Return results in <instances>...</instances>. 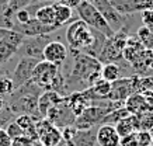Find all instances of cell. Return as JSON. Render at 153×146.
Here are the masks:
<instances>
[{"label": "cell", "mask_w": 153, "mask_h": 146, "mask_svg": "<svg viewBox=\"0 0 153 146\" xmlns=\"http://www.w3.org/2000/svg\"><path fill=\"white\" fill-rule=\"evenodd\" d=\"M56 1H59V0H33V3L31 4H35V6H45V4H53Z\"/></svg>", "instance_id": "f35d334b"}, {"label": "cell", "mask_w": 153, "mask_h": 146, "mask_svg": "<svg viewBox=\"0 0 153 146\" xmlns=\"http://www.w3.org/2000/svg\"><path fill=\"white\" fill-rule=\"evenodd\" d=\"M68 55H69V49L66 48V45H63L60 41H53L52 39L51 42L44 48L42 61H47L49 63H53V65L60 67L68 59Z\"/></svg>", "instance_id": "4fadbf2b"}, {"label": "cell", "mask_w": 153, "mask_h": 146, "mask_svg": "<svg viewBox=\"0 0 153 146\" xmlns=\"http://www.w3.org/2000/svg\"><path fill=\"white\" fill-rule=\"evenodd\" d=\"M90 4H93L96 9L101 13V16L105 19V21L110 24V27L114 30V33L121 30L122 27H125V20L126 16H122L117 11L112 4L110 3V0H86Z\"/></svg>", "instance_id": "ba28073f"}, {"label": "cell", "mask_w": 153, "mask_h": 146, "mask_svg": "<svg viewBox=\"0 0 153 146\" xmlns=\"http://www.w3.org/2000/svg\"><path fill=\"white\" fill-rule=\"evenodd\" d=\"M52 6H53V10H55V24H58L59 27H63L68 23H70L72 16H73V9L62 4L59 1L53 3Z\"/></svg>", "instance_id": "d6986e66"}, {"label": "cell", "mask_w": 153, "mask_h": 146, "mask_svg": "<svg viewBox=\"0 0 153 146\" xmlns=\"http://www.w3.org/2000/svg\"><path fill=\"white\" fill-rule=\"evenodd\" d=\"M111 108H107L102 105H97V104H91L79 117H76L74 121V128L77 131H83V129H90V128L97 127L98 124L102 122V119L108 113H111Z\"/></svg>", "instance_id": "5b68a950"}, {"label": "cell", "mask_w": 153, "mask_h": 146, "mask_svg": "<svg viewBox=\"0 0 153 146\" xmlns=\"http://www.w3.org/2000/svg\"><path fill=\"white\" fill-rule=\"evenodd\" d=\"M150 135H152V141H153V128L150 129Z\"/></svg>", "instance_id": "b9f144b4"}, {"label": "cell", "mask_w": 153, "mask_h": 146, "mask_svg": "<svg viewBox=\"0 0 153 146\" xmlns=\"http://www.w3.org/2000/svg\"><path fill=\"white\" fill-rule=\"evenodd\" d=\"M14 17H16V21H17V24H25L28 23L30 20L33 19L34 16L31 14V11L25 7V9H21L19 10L16 14H14Z\"/></svg>", "instance_id": "1f68e13d"}, {"label": "cell", "mask_w": 153, "mask_h": 146, "mask_svg": "<svg viewBox=\"0 0 153 146\" xmlns=\"http://www.w3.org/2000/svg\"><path fill=\"white\" fill-rule=\"evenodd\" d=\"M17 52H19V49L16 47L4 42V41H0V65L10 61Z\"/></svg>", "instance_id": "484cf974"}, {"label": "cell", "mask_w": 153, "mask_h": 146, "mask_svg": "<svg viewBox=\"0 0 153 146\" xmlns=\"http://www.w3.org/2000/svg\"><path fill=\"white\" fill-rule=\"evenodd\" d=\"M142 23L153 33V10H145V11H142Z\"/></svg>", "instance_id": "d6a6232c"}, {"label": "cell", "mask_w": 153, "mask_h": 146, "mask_svg": "<svg viewBox=\"0 0 153 146\" xmlns=\"http://www.w3.org/2000/svg\"><path fill=\"white\" fill-rule=\"evenodd\" d=\"M73 56V67H72L69 76L66 77V87L70 89L74 84H86L91 87L94 82L101 77L102 63L97 58L87 55L84 52H79Z\"/></svg>", "instance_id": "6da1fadb"}, {"label": "cell", "mask_w": 153, "mask_h": 146, "mask_svg": "<svg viewBox=\"0 0 153 146\" xmlns=\"http://www.w3.org/2000/svg\"><path fill=\"white\" fill-rule=\"evenodd\" d=\"M42 91L44 90L41 87H38L34 82L30 80L10 94L7 107L13 111V114H28L35 121H39L41 115L38 111V99Z\"/></svg>", "instance_id": "7a4b0ae2"}, {"label": "cell", "mask_w": 153, "mask_h": 146, "mask_svg": "<svg viewBox=\"0 0 153 146\" xmlns=\"http://www.w3.org/2000/svg\"><path fill=\"white\" fill-rule=\"evenodd\" d=\"M138 121H139V131H150L153 128V111L148 110L142 114H138Z\"/></svg>", "instance_id": "4316f807"}, {"label": "cell", "mask_w": 153, "mask_h": 146, "mask_svg": "<svg viewBox=\"0 0 153 146\" xmlns=\"http://www.w3.org/2000/svg\"><path fill=\"white\" fill-rule=\"evenodd\" d=\"M6 105H7V101L4 100V96H0V111L4 108Z\"/></svg>", "instance_id": "ab89813d"}, {"label": "cell", "mask_w": 153, "mask_h": 146, "mask_svg": "<svg viewBox=\"0 0 153 146\" xmlns=\"http://www.w3.org/2000/svg\"><path fill=\"white\" fill-rule=\"evenodd\" d=\"M138 79H139V76H132V77H121L118 80L112 82L111 91L105 97V100L124 103L131 94L139 93V90H138Z\"/></svg>", "instance_id": "8992f818"}, {"label": "cell", "mask_w": 153, "mask_h": 146, "mask_svg": "<svg viewBox=\"0 0 153 146\" xmlns=\"http://www.w3.org/2000/svg\"><path fill=\"white\" fill-rule=\"evenodd\" d=\"M120 145H122V146H139L138 145V141H136V136H135V132L131 133V135H128V136L121 138Z\"/></svg>", "instance_id": "e575fe53"}, {"label": "cell", "mask_w": 153, "mask_h": 146, "mask_svg": "<svg viewBox=\"0 0 153 146\" xmlns=\"http://www.w3.org/2000/svg\"><path fill=\"white\" fill-rule=\"evenodd\" d=\"M16 122L19 124L20 128H21L23 131H27L28 128H31L37 121H35L31 115H28V114H20L19 117L16 118Z\"/></svg>", "instance_id": "f546056e"}, {"label": "cell", "mask_w": 153, "mask_h": 146, "mask_svg": "<svg viewBox=\"0 0 153 146\" xmlns=\"http://www.w3.org/2000/svg\"><path fill=\"white\" fill-rule=\"evenodd\" d=\"M38 62H39V59L28 56H23L20 59L19 63L14 67L13 73H11V80H13L14 89H19V87H21L23 84H25V83L31 80L33 70Z\"/></svg>", "instance_id": "8fae6325"}, {"label": "cell", "mask_w": 153, "mask_h": 146, "mask_svg": "<svg viewBox=\"0 0 153 146\" xmlns=\"http://www.w3.org/2000/svg\"><path fill=\"white\" fill-rule=\"evenodd\" d=\"M121 138L117 133L115 127L104 124L97 127V143L100 146H120Z\"/></svg>", "instance_id": "2e32d148"}, {"label": "cell", "mask_w": 153, "mask_h": 146, "mask_svg": "<svg viewBox=\"0 0 153 146\" xmlns=\"http://www.w3.org/2000/svg\"><path fill=\"white\" fill-rule=\"evenodd\" d=\"M83 1H84V0H59V3L68 6V7H70V9H73V10L77 9V7H79Z\"/></svg>", "instance_id": "74e56055"}, {"label": "cell", "mask_w": 153, "mask_h": 146, "mask_svg": "<svg viewBox=\"0 0 153 146\" xmlns=\"http://www.w3.org/2000/svg\"><path fill=\"white\" fill-rule=\"evenodd\" d=\"M101 77L112 83L122 77V67L118 63H104L101 67Z\"/></svg>", "instance_id": "7402d4cb"}, {"label": "cell", "mask_w": 153, "mask_h": 146, "mask_svg": "<svg viewBox=\"0 0 153 146\" xmlns=\"http://www.w3.org/2000/svg\"><path fill=\"white\" fill-rule=\"evenodd\" d=\"M52 41V34H45V35H37V37H25L21 47L19 48L17 53H21L23 56L35 58L42 61V52L44 48Z\"/></svg>", "instance_id": "52a82bcc"}, {"label": "cell", "mask_w": 153, "mask_h": 146, "mask_svg": "<svg viewBox=\"0 0 153 146\" xmlns=\"http://www.w3.org/2000/svg\"><path fill=\"white\" fill-rule=\"evenodd\" d=\"M72 143H73V146H96V143H97V127L77 131Z\"/></svg>", "instance_id": "ac0fdd59"}, {"label": "cell", "mask_w": 153, "mask_h": 146, "mask_svg": "<svg viewBox=\"0 0 153 146\" xmlns=\"http://www.w3.org/2000/svg\"><path fill=\"white\" fill-rule=\"evenodd\" d=\"M42 146H58L62 142V135L60 131L56 127H52L51 129H48L44 135L39 136Z\"/></svg>", "instance_id": "cb8c5ba5"}, {"label": "cell", "mask_w": 153, "mask_h": 146, "mask_svg": "<svg viewBox=\"0 0 153 146\" xmlns=\"http://www.w3.org/2000/svg\"><path fill=\"white\" fill-rule=\"evenodd\" d=\"M14 84L11 77L1 76L0 77V96H10L14 91Z\"/></svg>", "instance_id": "83f0119b"}, {"label": "cell", "mask_w": 153, "mask_h": 146, "mask_svg": "<svg viewBox=\"0 0 153 146\" xmlns=\"http://www.w3.org/2000/svg\"><path fill=\"white\" fill-rule=\"evenodd\" d=\"M7 1H9V0H0V7H1V6H4Z\"/></svg>", "instance_id": "60d3db41"}, {"label": "cell", "mask_w": 153, "mask_h": 146, "mask_svg": "<svg viewBox=\"0 0 153 146\" xmlns=\"http://www.w3.org/2000/svg\"><path fill=\"white\" fill-rule=\"evenodd\" d=\"M60 27L58 24L53 25H47V24L38 21L35 17L30 20L25 24H17L14 23L13 30L19 31L20 34H23L24 37H37V35H45V34H52L55 33L56 30H59Z\"/></svg>", "instance_id": "7c38bea8"}, {"label": "cell", "mask_w": 153, "mask_h": 146, "mask_svg": "<svg viewBox=\"0 0 153 146\" xmlns=\"http://www.w3.org/2000/svg\"><path fill=\"white\" fill-rule=\"evenodd\" d=\"M0 146H11V138L3 128H0Z\"/></svg>", "instance_id": "d590c367"}, {"label": "cell", "mask_w": 153, "mask_h": 146, "mask_svg": "<svg viewBox=\"0 0 153 146\" xmlns=\"http://www.w3.org/2000/svg\"><path fill=\"white\" fill-rule=\"evenodd\" d=\"M34 17H35L38 21L47 24V25H53V24H55V10H53V6L45 4V6L38 7Z\"/></svg>", "instance_id": "44dd1931"}, {"label": "cell", "mask_w": 153, "mask_h": 146, "mask_svg": "<svg viewBox=\"0 0 153 146\" xmlns=\"http://www.w3.org/2000/svg\"><path fill=\"white\" fill-rule=\"evenodd\" d=\"M135 136H136V141H138V145L139 146H152L153 141H152V135H150V131H136L135 132Z\"/></svg>", "instance_id": "f1b7e54d"}, {"label": "cell", "mask_w": 153, "mask_h": 146, "mask_svg": "<svg viewBox=\"0 0 153 146\" xmlns=\"http://www.w3.org/2000/svg\"><path fill=\"white\" fill-rule=\"evenodd\" d=\"M94 35H96V30L90 28L83 20L79 19L72 21L66 30V41L70 52L73 55L79 52L87 53V51L94 42Z\"/></svg>", "instance_id": "3957f363"}, {"label": "cell", "mask_w": 153, "mask_h": 146, "mask_svg": "<svg viewBox=\"0 0 153 146\" xmlns=\"http://www.w3.org/2000/svg\"><path fill=\"white\" fill-rule=\"evenodd\" d=\"M76 10H77V14H79L80 20H83L90 28L101 33L102 35H105L107 38H111L112 35L115 34L114 30L110 27V24L107 23L105 19L101 16V13H100L93 4H90L88 1L84 0Z\"/></svg>", "instance_id": "277c9868"}, {"label": "cell", "mask_w": 153, "mask_h": 146, "mask_svg": "<svg viewBox=\"0 0 153 146\" xmlns=\"http://www.w3.org/2000/svg\"><path fill=\"white\" fill-rule=\"evenodd\" d=\"M110 3L122 16L136 14L146 10L145 0H110Z\"/></svg>", "instance_id": "9a60e30c"}, {"label": "cell", "mask_w": 153, "mask_h": 146, "mask_svg": "<svg viewBox=\"0 0 153 146\" xmlns=\"http://www.w3.org/2000/svg\"><path fill=\"white\" fill-rule=\"evenodd\" d=\"M13 27H14L13 19H6L4 16L1 14V11H0V28H13Z\"/></svg>", "instance_id": "8d00e7d4"}, {"label": "cell", "mask_w": 153, "mask_h": 146, "mask_svg": "<svg viewBox=\"0 0 153 146\" xmlns=\"http://www.w3.org/2000/svg\"><path fill=\"white\" fill-rule=\"evenodd\" d=\"M91 91H93V94L96 96V100L94 101H97L100 99H105L107 96L110 94V91H111V82L105 80V79H97V80L93 83V86L90 87Z\"/></svg>", "instance_id": "603a6c76"}, {"label": "cell", "mask_w": 153, "mask_h": 146, "mask_svg": "<svg viewBox=\"0 0 153 146\" xmlns=\"http://www.w3.org/2000/svg\"><path fill=\"white\" fill-rule=\"evenodd\" d=\"M45 118L56 128L69 127V125H73L74 121H76V115H74L73 111L68 105V100L58 104V105H53L52 108H49Z\"/></svg>", "instance_id": "30bf717a"}, {"label": "cell", "mask_w": 153, "mask_h": 146, "mask_svg": "<svg viewBox=\"0 0 153 146\" xmlns=\"http://www.w3.org/2000/svg\"><path fill=\"white\" fill-rule=\"evenodd\" d=\"M124 107L132 115H138V114H142L149 110L148 104H146V100H145L142 93H134V94H131L124 101Z\"/></svg>", "instance_id": "e0dca14e"}, {"label": "cell", "mask_w": 153, "mask_h": 146, "mask_svg": "<svg viewBox=\"0 0 153 146\" xmlns=\"http://www.w3.org/2000/svg\"><path fill=\"white\" fill-rule=\"evenodd\" d=\"M33 3V0H9L4 6L0 7L1 14L4 16L6 19H13L14 14L21 9H25L27 6Z\"/></svg>", "instance_id": "ffe728a7"}, {"label": "cell", "mask_w": 153, "mask_h": 146, "mask_svg": "<svg viewBox=\"0 0 153 146\" xmlns=\"http://www.w3.org/2000/svg\"><path fill=\"white\" fill-rule=\"evenodd\" d=\"M128 115H131V114L128 113V110L122 105V107H120V108L112 110L111 113L107 114L105 117H104V119H102L101 124H117L118 121H121V119L126 118Z\"/></svg>", "instance_id": "d4e9b609"}, {"label": "cell", "mask_w": 153, "mask_h": 146, "mask_svg": "<svg viewBox=\"0 0 153 146\" xmlns=\"http://www.w3.org/2000/svg\"><path fill=\"white\" fill-rule=\"evenodd\" d=\"M11 146H34V141H31L25 135H21L19 138L11 139Z\"/></svg>", "instance_id": "836d02e7"}, {"label": "cell", "mask_w": 153, "mask_h": 146, "mask_svg": "<svg viewBox=\"0 0 153 146\" xmlns=\"http://www.w3.org/2000/svg\"><path fill=\"white\" fill-rule=\"evenodd\" d=\"M6 132H7V135H9L11 139L24 135V131L20 128V125L16 122V121H11V122H9L6 125Z\"/></svg>", "instance_id": "4dcf8cb0"}, {"label": "cell", "mask_w": 153, "mask_h": 146, "mask_svg": "<svg viewBox=\"0 0 153 146\" xmlns=\"http://www.w3.org/2000/svg\"><path fill=\"white\" fill-rule=\"evenodd\" d=\"M58 72H59V66L47 61H39L34 67L31 82H34L42 90H48V87L51 86V83L58 75Z\"/></svg>", "instance_id": "9c48e42d"}, {"label": "cell", "mask_w": 153, "mask_h": 146, "mask_svg": "<svg viewBox=\"0 0 153 146\" xmlns=\"http://www.w3.org/2000/svg\"><path fill=\"white\" fill-rule=\"evenodd\" d=\"M63 101H66V97L60 96L59 93L52 91V90H44L38 99V111H39L41 118L47 117V113L49 111V108L63 103Z\"/></svg>", "instance_id": "5bb4252c"}]
</instances>
